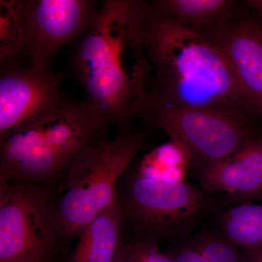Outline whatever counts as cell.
Segmentation results:
<instances>
[{
	"label": "cell",
	"mask_w": 262,
	"mask_h": 262,
	"mask_svg": "<svg viewBox=\"0 0 262 262\" xmlns=\"http://www.w3.org/2000/svg\"><path fill=\"white\" fill-rule=\"evenodd\" d=\"M28 183L0 187V262H48L59 234L54 208Z\"/></svg>",
	"instance_id": "cell-5"
},
{
	"label": "cell",
	"mask_w": 262,
	"mask_h": 262,
	"mask_svg": "<svg viewBox=\"0 0 262 262\" xmlns=\"http://www.w3.org/2000/svg\"><path fill=\"white\" fill-rule=\"evenodd\" d=\"M131 262H175L171 256L160 252L155 245L138 242L125 247Z\"/></svg>",
	"instance_id": "cell-18"
},
{
	"label": "cell",
	"mask_w": 262,
	"mask_h": 262,
	"mask_svg": "<svg viewBox=\"0 0 262 262\" xmlns=\"http://www.w3.org/2000/svg\"><path fill=\"white\" fill-rule=\"evenodd\" d=\"M246 4L249 8L254 12L255 14L257 15L258 19L261 20L259 23L260 26L262 27V0H249L246 2Z\"/></svg>",
	"instance_id": "cell-20"
},
{
	"label": "cell",
	"mask_w": 262,
	"mask_h": 262,
	"mask_svg": "<svg viewBox=\"0 0 262 262\" xmlns=\"http://www.w3.org/2000/svg\"><path fill=\"white\" fill-rule=\"evenodd\" d=\"M29 39L27 56L35 68H53L57 53L79 40L97 13L90 0H27Z\"/></svg>",
	"instance_id": "cell-7"
},
{
	"label": "cell",
	"mask_w": 262,
	"mask_h": 262,
	"mask_svg": "<svg viewBox=\"0 0 262 262\" xmlns=\"http://www.w3.org/2000/svg\"><path fill=\"white\" fill-rule=\"evenodd\" d=\"M222 227L225 238L237 247H262V203L230 208L222 218Z\"/></svg>",
	"instance_id": "cell-16"
},
{
	"label": "cell",
	"mask_w": 262,
	"mask_h": 262,
	"mask_svg": "<svg viewBox=\"0 0 262 262\" xmlns=\"http://www.w3.org/2000/svg\"><path fill=\"white\" fill-rule=\"evenodd\" d=\"M203 182L211 192L243 196L262 192V139H253L228 158L205 165Z\"/></svg>",
	"instance_id": "cell-11"
},
{
	"label": "cell",
	"mask_w": 262,
	"mask_h": 262,
	"mask_svg": "<svg viewBox=\"0 0 262 262\" xmlns=\"http://www.w3.org/2000/svg\"><path fill=\"white\" fill-rule=\"evenodd\" d=\"M150 10L142 1H103L72 53V72L84 101L108 125L147 110L151 67L145 26Z\"/></svg>",
	"instance_id": "cell-1"
},
{
	"label": "cell",
	"mask_w": 262,
	"mask_h": 262,
	"mask_svg": "<svg viewBox=\"0 0 262 262\" xmlns=\"http://www.w3.org/2000/svg\"><path fill=\"white\" fill-rule=\"evenodd\" d=\"M149 115L157 127L205 165L228 158L253 140L244 117L234 112L165 108Z\"/></svg>",
	"instance_id": "cell-6"
},
{
	"label": "cell",
	"mask_w": 262,
	"mask_h": 262,
	"mask_svg": "<svg viewBox=\"0 0 262 262\" xmlns=\"http://www.w3.org/2000/svg\"><path fill=\"white\" fill-rule=\"evenodd\" d=\"M129 211L139 223L154 230H168L192 219L203 206L195 188L133 175L129 184Z\"/></svg>",
	"instance_id": "cell-10"
},
{
	"label": "cell",
	"mask_w": 262,
	"mask_h": 262,
	"mask_svg": "<svg viewBox=\"0 0 262 262\" xmlns=\"http://www.w3.org/2000/svg\"><path fill=\"white\" fill-rule=\"evenodd\" d=\"M222 52L243 108L262 116V27L253 19L229 20L204 35Z\"/></svg>",
	"instance_id": "cell-9"
},
{
	"label": "cell",
	"mask_w": 262,
	"mask_h": 262,
	"mask_svg": "<svg viewBox=\"0 0 262 262\" xmlns=\"http://www.w3.org/2000/svg\"><path fill=\"white\" fill-rule=\"evenodd\" d=\"M108 126L84 100L68 98L0 138L1 184L61 175L86 148L106 138Z\"/></svg>",
	"instance_id": "cell-3"
},
{
	"label": "cell",
	"mask_w": 262,
	"mask_h": 262,
	"mask_svg": "<svg viewBox=\"0 0 262 262\" xmlns=\"http://www.w3.org/2000/svg\"><path fill=\"white\" fill-rule=\"evenodd\" d=\"M122 223L121 208L117 201L82 230L67 262H115L122 248Z\"/></svg>",
	"instance_id": "cell-12"
},
{
	"label": "cell",
	"mask_w": 262,
	"mask_h": 262,
	"mask_svg": "<svg viewBox=\"0 0 262 262\" xmlns=\"http://www.w3.org/2000/svg\"><path fill=\"white\" fill-rule=\"evenodd\" d=\"M235 5L231 0H161L152 8L174 23L203 34L227 23Z\"/></svg>",
	"instance_id": "cell-13"
},
{
	"label": "cell",
	"mask_w": 262,
	"mask_h": 262,
	"mask_svg": "<svg viewBox=\"0 0 262 262\" xmlns=\"http://www.w3.org/2000/svg\"><path fill=\"white\" fill-rule=\"evenodd\" d=\"M241 262H262V247L243 249Z\"/></svg>",
	"instance_id": "cell-19"
},
{
	"label": "cell",
	"mask_w": 262,
	"mask_h": 262,
	"mask_svg": "<svg viewBox=\"0 0 262 262\" xmlns=\"http://www.w3.org/2000/svg\"><path fill=\"white\" fill-rule=\"evenodd\" d=\"M175 262H241L237 246L226 238L206 237L171 256Z\"/></svg>",
	"instance_id": "cell-17"
},
{
	"label": "cell",
	"mask_w": 262,
	"mask_h": 262,
	"mask_svg": "<svg viewBox=\"0 0 262 262\" xmlns=\"http://www.w3.org/2000/svg\"><path fill=\"white\" fill-rule=\"evenodd\" d=\"M62 77L53 68L2 67L0 74V138L29 120L49 113L68 98Z\"/></svg>",
	"instance_id": "cell-8"
},
{
	"label": "cell",
	"mask_w": 262,
	"mask_h": 262,
	"mask_svg": "<svg viewBox=\"0 0 262 262\" xmlns=\"http://www.w3.org/2000/svg\"><path fill=\"white\" fill-rule=\"evenodd\" d=\"M115 262H131L126 251H125V247H122Z\"/></svg>",
	"instance_id": "cell-21"
},
{
	"label": "cell",
	"mask_w": 262,
	"mask_h": 262,
	"mask_svg": "<svg viewBox=\"0 0 262 262\" xmlns=\"http://www.w3.org/2000/svg\"><path fill=\"white\" fill-rule=\"evenodd\" d=\"M29 39L27 0L0 1V67L15 64L27 55Z\"/></svg>",
	"instance_id": "cell-14"
},
{
	"label": "cell",
	"mask_w": 262,
	"mask_h": 262,
	"mask_svg": "<svg viewBox=\"0 0 262 262\" xmlns=\"http://www.w3.org/2000/svg\"><path fill=\"white\" fill-rule=\"evenodd\" d=\"M145 46L155 89L146 115L165 108H243L225 57L203 34L150 10Z\"/></svg>",
	"instance_id": "cell-2"
},
{
	"label": "cell",
	"mask_w": 262,
	"mask_h": 262,
	"mask_svg": "<svg viewBox=\"0 0 262 262\" xmlns=\"http://www.w3.org/2000/svg\"><path fill=\"white\" fill-rule=\"evenodd\" d=\"M131 134L103 138L82 151L66 169L65 182L54 208L60 235L72 237L117 201L116 185L141 149Z\"/></svg>",
	"instance_id": "cell-4"
},
{
	"label": "cell",
	"mask_w": 262,
	"mask_h": 262,
	"mask_svg": "<svg viewBox=\"0 0 262 262\" xmlns=\"http://www.w3.org/2000/svg\"><path fill=\"white\" fill-rule=\"evenodd\" d=\"M192 160L190 153L181 143L170 139L144 155L134 174L144 178L185 182Z\"/></svg>",
	"instance_id": "cell-15"
}]
</instances>
